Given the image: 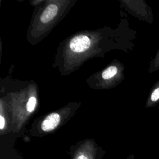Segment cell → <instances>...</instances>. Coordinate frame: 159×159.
I'll return each mask as SVG.
<instances>
[{
    "label": "cell",
    "mask_w": 159,
    "mask_h": 159,
    "mask_svg": "<svg viewBox=\"0 0 159 159\" xmlns=\"http://www.w3.org/2000/svg\"><path fill=\"white\" fill-rule=\"evenodd\" d=\"M60 115L57 113H52L47 116L41 124V128L43 131L48 132L53 130L59 124Z\"/></svg>",
    "instance_id": "7a4b0ae2"
},
{
    "label": "cell",
    "mask_w": 159,
    "mask_h": 159,
    "mask_svg": "<svg viewBox=\"0 0 159 159\" xmlns=\"http://www.w3.org/2000/svg\"><path fill=\"white\" fill-rule=\"evenodd\" d=\"M37 99L35 97H30L27 103V110L29 112H32L35 107Z\"/></svg>",
    "instance_id": "5b68a950"
},
{
    "label": "cell",
    "mask_w": 159,
    "mask_h": 159,
    "mask_svg": "<svg viewBox=\"0 0 159 159\" xmlns=\"http://www.w3.org/2000/svg\"><path fill=\"white\" fill-rule=\"evenodd\" d=\"M117 72V68L115 66H111L106 68L102 74V78L105 80L109 79L116 75Z\"/></svg>",
    "instance_id": "277c9868"
},
{
    "label": "cell",
    "mask_w": 159,
    "mask_h": 159,
    "mask_svg": "<svg viewBox=\"0 0 159 159\" xmlns=\"http://www.w3.org/2000/svg\"><path fill=\"white\" fill-rule=\"evenodd\" d=\"M58 12V7L55 4H49L45 9L40 16V20L43 23H47L52 20Z\"/></svg>",
    "instance_id": "3957f363"
},
{
    "label": "cell",
    "mask_w": 159,
    "mask_h": 159,
    "mask_svg": "<svg viewBox=\"0 0 159 159\" xmlns=\"http://www.w3.org/2000/svg\"><path fill=\"white\" fill-rule=\"evenodd\" d=\"M4 124H5V119L4 118L1 116H0V129H3L4 127Z\"/></svg>",
    "instance_id": "52a82bcc"
},
{
    "label": "cell",
    "mask_w": 159,
    "mask_h": 159,
    "mask_svg": "<svg viewBox=\"0 0 159 159\" xmlns=\"http://www.w3.org/2000/svg\"><path fill=\"white\" fill-rule=\"evenodd\" d=\"M159 99V88L155 89L152 95H151V99L153 101H156Z\"/></svg>",
    "instance_id": "8992f818"
},
{
    "label": "cell",
    "mask_w": 159,
    "mask_h": 159,
    "mask_svg": "<svg viewBox=\"0 0 159 159\" xmlns=\"http://www.w3.org/2000/svg\"><path fill=\"white\" fill-rule=\"evenodd\" d=\"M77 159H88L85 155H80L78 157V158Z\"/></svg>",
    "instance_id": "ba28073f"
},
{
    "label": "cell",
    "mask_w": 159,
    "mask_h": 159,
    "mask_svg": "<svg viewBox=\"0 0 159 159\" xmlns=\"http://www.w3.org/2000/svg\"><path fill=\"white\" fill-rule=\"evenodd\" d=\"M90 44V39L86 35H79L71 39L70 43V47L73 52L80 53L87 50Z\"/></svg>",
    "instance_id": "6da1fadb"
}]
</instances>
